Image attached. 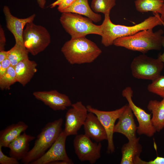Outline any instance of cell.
I'll return each instance as SVG.
<instances>
[{
  "label": "cell",
  "instance_id": "obj_7",
  "mask_svg": "<svg viewBox=\"0 0 164 164\" xmlns=\"http://www.w3.org/2000/svg\"><path fill=\"white\" fill-rule=\"evenodd\" d=\"M164 67V63L158 58H153L145 54L135 57L130 65L134 77L152 81L161 75Z\"/></svg>",
  "mask_w": 164,
  "mask_h": 164
},
{
  "label": "cell",
  "instance_id": "obj_2",
  "mask_svg": "<svg viewBox=\"0 0 164 164\" xmlns=\"http://www.w3.org/2000/svg\"><path fill=\"white\" fill-rule=\"evenodd\" d=\"M61 51L71 64L92 63L102 53L94 42L85 37L71 38L64 44Z\"/></svg>",
  "mask_w": 164,
  "mask_h": 164
},
{
  "label": "cell",
  "instance_id": "obj_17",
  "mask_svg": "<svg viewBox=\"0 0 164 164\" xmlns=\"http://www.w3.org/2000/svg\"><path fill=\"white\" fill-rule=\"evenodd\" d=\"M35 137L27 134L25 132L21 134L9 144L10 156L18 160L22 159L29 151V143Z\"/></svg>",
  "mask_w": 164,
  "mask_h": 164
},
{
  "label": "cell",
  "instance_id": "obj_32",
  "mask_svg": "<svg viewBox=\"0 0 164 164\" xmlns=\"http://www.w3.org/2000/svg\"><path fill=\"white\" fill-rule=\"evenodd\" d=\"M142 164H164V157L157 156L153 160L148 162L142 160Z\"/></svg>",
  "mask_w": 164,
  "mask_h": 164
},
{
  "label": "cell",
  "instance_id": "obj_25",
  "mask_svg": "<svg viewBox=\"0 0 164 164\" xmlns=\"http://www.w3.org/2000/svg\"><path fill=\"white\" fill-rule=\"evenodd\" d=\"M116 4V0H92L91 7L95 13H102L104 15L110 14Z\"/></svg>",
  "mask_w": 164,
  "mask_h": 164
},
{
  "label": "cell",
  "instance_id": "obj_22",
  "mask_svg": "<svg viewBox=\"0 0 164 164\" xmlns=\"http://www.w3.org/2000/svg\"><path fill=\"white\" fill-rule=\"evenodd\" d=\"M147 108L152 114L151 121L156 132H160L164 128V98L160 101L151 100Z\"/></svg>",
  "mask_w": 164,
  "mask_h": 164
},
{
  "label": "cell",
  "instance_id": "obj_9",
  "mask_svg": "<svg viewBox=\"0 0 164 164\" xmlns=\"http://www.w3.org/2000/svg\"><path fill=\"white\" fill-rule=\"evenodd\" d=\"M127 105L126 104L120 108L110 111H101L90 105L86 106L88 112H92L97 116L105 130L107 136V152L108 153H113L114 151L113 134L115 122L125 111Z\"/></svg>",
  "mask_w": 164,
  "mask_h": 164
},
{
  "label": "cell",
  "instance_id": "obj_33",
  "mask_svg": "<svg viewBox=\"0 0 164 164\" xmlns=\"http://www.w3.org/2000/svg\"><path fill=\"white\" fill-rule=\"evenodd\" d=\"M8 51H0V63L8 57Z\"/></svg>",
  "mask_w": 164,
  "mask_h": 164
},
{
  "label": "cell",
  "instance_id": "obj_16",
  "mask_svg": "<svg viewBox=\"0 0 164 164\" xmlns=\"http://www.w3.org/2000/svg\"><path fill=\"white\" fill-rule=\"evenodd\" d=\"M84 134L97 142L107 140L105 130L94 113L89 112L83 125Z\"/></svg>",
  "mask_w": 164,
  "mask_h": 164
},
{
  "label": "cell",
  "instance_id": "obj_20",
  "mask_svg": "<svg viewBox=\"0 0 164 164\" xmlns=\"http://www.w3.org/2000/svg\"><path fill=\"white\" fill-rule=\"evenodd\" d=\"M22 121H19L7 126L0 132V146L7 147L10 142L16 138L28 128Z\"/></svg>",
  "mask_w": 164,
  "mask_h": 164
},
{
  "label": "cell",
  "instance_id": "obj_1",
  "mask_svg": "<svg viewBox=\"0 0 164 164\" xmlns=\"http://www.w3.org/2000/svg\"><path fill=\"white\" fill-rule=\"evenodd\" d=\"M154 15L138 24L130 26L115 24L110 20V14L104 15L101 25L102 44L108 47L113 45L114 41L118 38L129 36L144 30L153 29L156 26L162 25L159 14Z\"/></svg>",
  "mask_w": 164,
  "mask_h": 164
},
{
  "label": "cell",
  "instance_id": "obj_36",
  "mask_svg": "<svg viewBox=\"0 0 164 164\" xmlns=\"http://www.w3.org/2000/svg\"><path fill=\"white\" fill-rule=\"evenodd\" d=\"M50 164H69L68 162L63 161H57L52 162Z\"/></svg>",
  "mask_w": 164,
  "mask_h": 164
},
{
  "label": "cell",
  "instance_id": "obj_31",
  "mask_svg": "<svg viewBox=\"0 0 164 164\" xmlns=\"http://www.w3.org/2000/svg\"><path fill=\"white\" fill-rule=\"evenodd\" d=\"M6 39L4 31L1 25L0 26V51L5 50Z\"/></svg>",
  "mask_w": 164,
  "mask_h": 164
},
{
  "label": "cell",
  "instance_id": "obj_26",
  "mask_svg": "<svg viewBox=\"0 0 164 164\" xmlns=\"http://www.w3.org/2000/svg\"><path fill=\"white\" fill-rule=\"evenodd\" d=\"M17 82L14 66L11 65L5 73L0 77V88L1 90L9 89L10 86Z\"/></svg>",
  "mask_w": 164,
  "mask_h": 164
},
{
  "label": "cell",
  "instance_id": "obj_6",
  "mask_svg": "<svg viewBox=\"0 0 164 164\" xmlns=\"http://www.w3.org/2000/svg\"><path fill=\"white\" fill-rule=\"evenodd\" d=\"M23 39L25 47L33 56L44 51L51 42L50 35L47 30L33 22L26 25L23 32Z\"/></svg>",
  "mask_w": 164,
  "mask_h": 164
},
{
  "label": "cell",
  "instance_id": "obj_12",
  "mask_svg": "<svg viewBox=\"0 0 164 164\" xmlns=\"http://www.w3.org/2000/svg\"><path fill=\"white\" fill-rule=\"evenodd\" d=\"M67 136L62 131L51 147L40 158L31 164H50L57 161H66L69 164H73L68 156L66 150L65 143Z\"/></svg>",
  "mask_w": 164,
  "mask_h": 164
},
{
  "label": "cell",
  "instance_id": "obj_34",
  "mask_svg": "<svg viewBox=\"0 0 164 164\" xmlns=\"http://www.w3.org/2000/svg\"><path fill=\"white\" fill-rule=\"evenodd\" d=\"M162 25L164 27V22L162 21ZM162 46L164 48V36H163L162 41ZM161 61L164 63V51L162 54H159L158 55V58Z\"/></svg>",
  "mask_w": 164,
  "mask_h": 164
},
{
  "label": "cell",
  "instance_id": "obj_3",
  "mask_svg": "<svg viewBox=\"0 0 164 164\" xmlns=\"http://www.w3.org/2000/svg\"><path fill=\"white\" fill-rule=\"evenodd\" d=\"M164 32L159 29L144 30L132 35L118 38L114 42V46L145 54L151 50H160Z\"/></svg>",
  "mask_w": 164,
  "mask_h": 164
},
{
  "label": "cell",
  "instance_id": "obj_13",
  "mask_svg": "<svg viewBox=\"0 0 164 164\" xmlns=\"http://www.w3.org/2000/svg\"><path fill=\"white\" fill-rule=\"evenodd\" d=\"M3 11L7 28L13 35L15 43L24 46L23 39L24 28L28 23L33 22L36 15L33 14L25 18H19L13 15L9 8L6 5L4 6Z\"/></svg>",
  "mask_w": 164,
  "mask_h": 164
},
{
  "label": "cell",
  "instance_id": "obj_18",
  "mask_svg": "<svg viewBox=\"0 0 164 164\" xmlns=\"http://www.w3.org/2000/svg\"><path fill=\"white\" fill-rule=\"evenodd\" d=\"M139 138L125 144L121 148L122 157L121 164H138L142 151V147L140 144Z\"/></svg>",
  "mask_w": 164,
  "mask_h": 164
},
{
  "label": "cell",
  "instance_id": "obj_14",
  "mask_svg": "<svg viewBox=\"0 0 164 164\" xmlns=\"http://www.w3.org/2000/svg\"><path fill=\"white\" fill-rule=\"evenodd\" d=\"M33 95L54 111L64 110L72 104L69 97L56 90L34 92Z\"/></svg>",
  "mask_w": 164,
  "mask_h": 164
},
{
  "label": "cell",
  "instance_id": "obj_28",
  "mask_svg": "<svg viewBox=\"0 0 164 164\" xmlns=\"http://www.w3.org/2000/svg\"><path fill=\"white\" fill-rule=\"evenodd\" d=\"M76 0H57L50 5V7L53 8L58 5V11L62 12L70 6Z\"/></svg>",
  "mask_w": 164,
  "mask_h": 164
},
{
  "label": "cell",
  "instance_id": "obj_8",
  "mask_svg": "<svg viewBox=\"0 0 164 164\" xmlns=\"http://www.w3.org/2000/svg\"><path fill=\"white\" fill-rule=\"evenodd\" d=\"M133 91L130 87H126L122 91V95L127 100L128 105L136 118L138 123L137 133L139 135H144L152 137L156 131L151 121V114L137 106L132 99Z\"/></svg>",
  "mask_w": 164,
  "mask_h": 164
},
{
  "label": "cell",
  "instance_id": "obj_29",
  "mask_svg": "<svg viewBox=\"0 0 164 164\" xmlns=\"http://www.w3.org/2000/svg\"><path fill=\"white\" fill-rule=\"evenodd\" d=\"M2 147L0 146V164H19V162L17 159L8 156L2 152Z\"/></svg>",
  "mask_w": 164,
  "mask_h": 164
},
{
  "label": "cell",
  "instance_id": "obj_5",
  "mask_svg": "<svg viewBox=\"0 0 164 164\" xmlns=\"http://www.w3.org/2000/svg\"><path fill=\"white\" fill-rule=\"evenodd\" d=\"M60 21L65 31L71 36V38L85 37L90 34L101 36V25H97L90 19L78 14L62 12Z\"/></svg>",
  "mask_w": 164,
  "mask_h": 164
},
{
  "label": "cell",
  "instance_id": "obj_4",
  "mask_svg": "<svg viewBox=\"0 0 164 164\" xmlns=\"http://www.w3.org/2000/svg\"><path fill=\"white\" fill-rule=\"evenodd\" d=\"M63 122L60 118L47 123L37 136L33 147L21 160L24 164H31L42 156L57 140L62 132Z\"/></svg>",
  "mask_w": 164,
  "mask_h": 164
},
{
  "label": "cell",
  "instance_id": "obj_19",
  "mask_svg": "<svg viewBox=\"0 0 164 164\" xmlns=\"http://www.w3.org/2000/svg\"><path fill=\"white\" fill-rule=\"evenodd\" d=\"M37 64L29 58L23 60L14 66L17 82L25 86L36 72Z\"/></svg>",
  "mask_w": 164,
  "mask_h": 164
},
{
  "label": "cell",
  "instance_id": "obj_23",
  "mask_svg": "<svg viewBox=\"0 0 164 164\" xmlns=\"http://www.w3.org/2000/svg\"><path fill=\"white\" fill-rule=\"evenodd\" d=\"M164 0H136L135 5L136 10L141 13L152 12L153 14H160Z\"/></svg>",
  "mask_w": 164,
  "mask_h": 164
},
{
  "label": "cell",
  "instance_id": "obj_11",
  "mask_svg": "<svg viewBox=\"0 0 164 164\" xmlns=\"http://www.w3.org/2000/svg\"><path fill=\"white\" fill-rule=\"evenodd\" d=\"M72 107L65 115V128L63 132L67 136L77 135L83 125L88 114V110L82 102L79 101L72 104Z\"/></svg>",
  "mask_w": 164,
  "mask_h": 164
},
{
  "label": "cell",
  "instance_id": "obj_15",
  "mask_svg": "<svg viewBox=\"0 0 164 164\" xmlns=\"http://www.w3.org/2000/svg\"><path fill=\"white\" fill-rule=\"evenodd\" d=\"M133 113L128 104L123 113L118 118V121L115 125L114 132L118 133L125 136L128 141L134 140L137 137L136 132L138 126L136 125Z\"/></svg>",
  "mask_w": 164,
  "mask_h": 164
},
{
  "label": "cell",
  "instance_id": "obj_37",
  "mask_svg": "<svg viewBox=\"0 0 164 164\" xmlns=\"http://www.w3.org/2000/svg\"><path fill=\"white\" fill-rule=\"evenodd\" d=\"M160 14V18L161 20L164 22V3Z\"/></svg>",
  "mask_w": 164,
  "mask_h": 164
},
{
  "label": "cell",
  "instance_id": "obj_10",
  "mask_svg": "<svg viewBox=\"0 0 164 164\" xmlns=\"http://www.w3.org/2000/svg\"><path fill=\"white\" fill-rule=\"evenodd\" d=\"M73 145L75 153L81 162L87 161L94 164L101 157V142H93L84 134L77 135Z\"/></svg>",
  "mask_w": 164,
  "mask_h": 164
},
{
  "label": "cell",
  "instance_id": "obj_21",
  "mask_svg": "<svg viewBox=\"0 0 164 164\" xmlns=\"http://www.w3.org/2000/svg\"><path fill=\"white\" fill-rule=\"evenodd\" d=\"M63 12H72L83 15L95 23L100 22L102 19L100 14L92 10L89 5L88 0H76L61 13Z\"/></svg>",
  "mask_w": 164,
  "mask_h": 164
},
{
  "label": "cell",
  "instance_id": "obj_35",
  "mask_svg": "<svg viewBox=\"0 0 164 164\" xmlns=\"http://www.w3.org/2000/svg\"><path fill=\"white\" fill-rule=\"evenodd\" d=\"M39 6L41 9L44 8L46 3V0H36Z\"/></svg>",
  "mask_w": 164,
  "mask_h": 164
},
{
  "label": "cell",
  "instance_id": "obj_30",
  "mask_svg": "<svg viewBox=\"0 0 164 164\" xmlns=\"http://www.w3.org/2000/svg\"><path fill=\"white\" fill-rule=\"evenodd\" d=\"M11 65V63L8 58L0 63V77L4 75Z\"/></svg>",
  "mask_w": 164,
  "mask_h": 164
},
{
  "label": "cell",
  "instance_id": "obj_24",
  "mask_svg": "<svg viewBox=\"0 0 164 164\" xmlns=\"http://www.w3.org/2000/svg\"><path fill=\"white\" fill-rule=\"evenodd\" d=\"M29 52L24 46L17 44L8 50V58L11 65L15 66L20 61L29 58Z\"/></svg>",
  "mask_w": 164,
  "mask_h": 164
},
{
  "label": "cell",
  "instance_id": "obj_27",
  "mask_svg": "<svg viewBox=\"0 0 164 164\" xmlns=\"http://www.w3.org/2000/svg\"><path fill=\"white\" fill-rule=\"evenodd\" d=\"M149 84L147 90L150 92L164 98V75H160Z\"/></svg>",
  "mask_w": 164,
  "mask_h": 164
}]
</instances>
